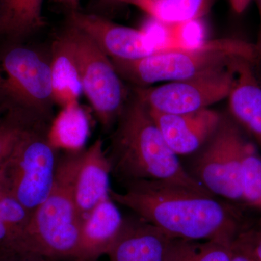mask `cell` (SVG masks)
<instances>
[{"instance_id":"obj_32","label":"cell","mask_w":261,"mask_h":261,"mask_svg":"<svg viewBox=\"0 0 261 261\" xmlns=\"http://www.w3.org/2000/svg\"><path fill=\"white\" fill-rule=\"evenodd\" d=\"M5 0H0V35H3V22H4Z\"/></svg>"},{"instance_id":"obj_11","label":"cell","mask_w":261,"mask_h":261,"mask_svg":"<svg viewBox=\"0 0 261 261\" xmlns=\"http://www.w3.org/2000/svg\"><path fill=\"white\" fill-rule=\"evenodd\" d=\"M175 238L139 216L123 218L108 261H168Z\"/></svg>"},{"instance_id":"obj_10","label":"cell","mask_w":261,"mask_h":261,"mask_svg":"<svg viewBox=\"0 0 261 261\" xmlns=\"http://www.w3.org/2000/svg\"><path fill=\"white\" fill-rule=\"evenodd\" d=\"M66 23L87 34L111 59H140L165 51L147 31L120 25L90 12H70Z\"/></svg>"},{"instance_id":"obj_29","label":"cell","mask_w":261,"mask_h":261,"mask_svg":"<svg viewBox=\"0 0 261 261\" xmlns=\"http://www.w3.org/2000/svg\"><path fill=\"white\" fill-rule=\"evenodd\" d=\"M56 5L63 7L68 13L80 10L81 0H51Z\"/></svg>"},{"instance_id":"obj_3","label":"cell","mask_w":261,"mask_h":261,"mask_svg":"<svg viewBox=\"0 0 261 261\" xmlns=\"http://www.w3.org/2000/svg\"><path fill=\"white\" fill-rule=\"evenodd\" d=\"M82 149L59 154L50 193L23 229L0 251L77 261L82 222L75 207L74 184Z\"/></svg>"},{"instance_id":"obj_2","label":"cell","mask_w":261,"mask_h":261,"mask_svg":"<svg viewBox=\"0 0 261 261\" xmlns=\"http://www.w3.org/2000/svg\"><path fill=\"white\" fill-rule=\"evenodd\" d=\"M115 126L106 153L111 174L123 185L158 180L213 195L187 172L163 138L148 108L135 94L129 97Z\"/></svg>"},{"instance_id":"obj_16","label":"cell","mask_w":261,"mask_h":261,"mask_svg":"<svg viewBox=\"0 0 261 261\" xmlns=\"http://www.w3.org/2000/svg\"><path fill=\"white\" fill-rule=\"evenodd\" d=\"M49 50L55 103L63 108L79 102L83 94L80 68L69 44L61 33L51 43Z\"/></svg>"},{"instance_id":"obj_24","label":"cell","mask_w":261,"mask_h":261,"mask_svg":"<svg viewBox=\"0 0 261 261\" xmlns=\"http://www.w3.org/2000/svg\"><path fill=\"white\" fill-rule=\"evenodd\" d=\"M37 123L41 122L14 113H0V168L24 130Z\"/></svg>"},{"instance_id":"obj_9","label":"cell","mask_w":261,"mask_h":261,"mask_svg":"<svg viewBox=\"0 0 261 261\" xmlns=\"http://www.w3.org/2000/svg\"><path fill=\"white\" fill-rule=\"evenodd\" d=\"M195 163L197 180L213 195L242 200V161L246 141L234 123L221 118Z\"/></svg>"},{"instance_id":"obj_12","label":"cell","mask_w":261,"mask_h":261,"mask_svg":"<svg viewBox=\"0 0 261 261\" xmlns=\"http://www.w3.org/2000/svg\"><path fill=\"white\" fill-rule=\"evenodd\" d=\"M148 110L166 143L177 155L200 149L214 135L222 118L208 108L184 114Z\"/></svg>"},{"instance_id":"obj_28","label":"cell","mask_w":261,"mask_h":261,"mask_svg":"<svg viewBox=\"0 0 261 261\" xmlns=\"http://www.w3.org/2000/svg\"><path fill=\"white\" fill-rule=\"evenodd\" d=\"M233 253L231 261H254L252 257L236 242L233 243Z\"/></svg>"},{"instance_id":"obj_22","label":"cell","mask_w":261,"mask_h":261,"mask_svg":"<svg viewBox=\"0 0 261 261\" xmlns=\"http://www.w3.org/2000/svg\"><path fill=\"white\" fill-rule=\"evenodd\" d=\"M242 201L261 209V156L256 147L245 142L241 167Z\"/></svg>"},{"instance_id":"obj_19","label":"cell","mask_w":261,"mask_h":261,"mask_svg":"<svg viewBox=\"0 0 261 261\" xmlns=\"http://www.w3.org/2000/svg\"><path fill=\"white\" fill-rule=\"evenodd\" d=\"M44 0H5L3 35L24 41L45 25Z\"/></svg>"},{"instance_id":"obj_7","label":"cell","mask_w":261,"mask_h":261,"mask_svg":"<svg viewBox=\"0 0 261 261\" xmlns=\"http://www.w3.org/2000/svg\"><path fill=\"white\" fill-rule=\"evenodd\" d=\"M76 58L83 94L104 130L116 125L129 94L109 57L80 29L66 23L61 32Z\"/></svg>"},{"instance_id":"obj_23","label":"cell","mask_w":261,"mask_h":261,"mask_svg":"<svg viewBox=\"0 0 261 261\" xmlns=\"http://www.w3.org/2000/svg\"><path fill=\"white\" fill-rule=\"evenodd\" d=\"M32 215L18 201L0 195V248L14 240L28 224Z\"/></svg>"},{"instance_id":"obj_5","label":"cell","mask_w":261,"mask_h":261,"mask_svg":"<svg viewBox=\"0 0 261 261\" xmlns=\"http://www.w3.org/2000/svg\"><path fill=\"white\" fill-rule=\"evenodd\" d=\"M237 58L256 63L254 44L234 38H222L205 40L192 49L161 51L140 59L111 60L123 81L135 87H147L226 68Z\"/></svg>"},{"instance_id":"obj_33","label":"cell","mask_w":261,"mask_h":261,"mask_svg":"<svg viewBox=\"0 0 261 261\" xmlns=\"http://www.w3.org/2000/svg\"><path fill=\"white\" fill-rule=\"evenodd\" d=\"M260 229H261V227H260Z\"/></svg>"},{"instance_id":"obj_13","label":"cell","mask_w":261,"mask_h":261,"mask_svg":"<svg viewBox=\"0 0 261 261\" xmlns=\"http://www.w3.org/2000/svg\"><path fill=\"white\" fill-rule=\"evenodd\" d=\"M111 174V166L100 139L82 149L74 184L75 207L81 222L94 207L109 198Z\"/></svg>"},{"instance_id":"obj_4","label":"cell","mask_w":261,"mask_h":261,"mask_svg":"<svg viewBox=\"0 0 261 261\" xmlns=\"http://www.w3.org/2000/svg\"><path fill=\"white\" fill-rule=\"evenodd\" d=\"M50 50L24 41L0 44V113L51 124L54 119Z\"/></svg>"},{"instance_id":"obj_15","label":"cell","mask_w":261,"mask_h":261,"mask_svg":"<svg viewBox=\"0 0 261 261\" xmlns=\"http://www.w3.org/2000/svg\"><path fill=\"white\" fill-rule=\"evenodd\" d=\"M123 219L111 197L94 207L81 224L77 261H99L106 255Z\"/></svg>"},{"instance_id":"obj_8","label":"cell","mask_w":261,"mask_h":261,"mask_svg":"<svg viewBox=\"0 0 261 261\" xmlns=\"http://www.w3.org/2000/svg\"><path fill=\"white\" fill-rule=\"evenodd\" d=\"M233 80L234 73L229 65L189 80L158 87H135L132 93L149 110L184 114L206 109L228 98Z\"/></svg>"},{"instance_id":"obj_6","label":"cell","mask_w":261,"mask_h":261,"mask_svg":"<svg viewBox=\"0 0 261 261\" xmlns=\"http://www.w3.org/2000/svg\"><path fill=\"white\" fill-rule=\"evenodd\" d=\"M49 123L28 127L0 168V195L18 201L33 214L50 193L58 149L49 138Z\"/></svg>"},{"instance_id":"obj_30","label":"cell","mask_w":261,"mask_h":261,"mask_svg":"<svg viewBox=\"0 0 261 261\" xmlns=\"http://www.w3.org/2000/svg\"><path fill=\"white\" fill-rule=\"evenodd\" d=\"M252 1V0H228L231 8L238 14L243 13Z\"/></svg>"},{"instance_id":"obj_20","label":"cell","mask_w":261,"mask_h":261,"mask_svg":"<svg viewBox=\"0 0 261 261\" xmlns=\"http://www.w3.org/2000/svg\"><path fill=\"white\" fill-rule=\"evenodd\" d=\"M154 21L151 35L165 51L187 49L197 47L205 41V29L202 19L176 23Z\"/></svg>"},{"instance_id":"obj_14","label":"cell","mask_w":261,"mask_h":261,"mask_svg":"<svg viewBox=\"0 0 261 261\" xmlns=\"http://www.w3.org/2000/svg\"><path fill=\"white\" fill-rule=\"evenodd\" d=\"M253 63L237 58L230 64L234 80L228 98L233 117L261 147V85L252 69Z\"/></svg>"},{"instance_id":"obj_17","label":"cell","mask_w":261,"mask_h":261,"mask_svg":"<svg viewBox=\"0 0 261 261\" xmlns=\"http://www.w3.org/2000/svg\"><path fill=\"white\" fill-rule=\"evenodd\" d=\"M216 0H123L163 23H176L202 19L214 6Z\"/></svg>"},{"instance_id":"obj_25","label":"cell","mask_w":261,"mask_h":261,"mask_svg":"<svg viewBox=\"0 0 261 261\" xmlns=\"http://www.w3.org/2000/svg\"><path fill=\"white\" fill-rule=\"evenodd\" d=\"M234 241L248 252L254 261H261V229L243 231Z\"/></svg>"},{"instance_id":"obj_21","label":"cell","mask_w":261,"mask_h":261,"mask_svg":"<svg viewBox=\"0 0 261 261\" xmlns=\"http://www.w3.org/2000/svg\"><path fill=\"white\" fill-rule=\"evenodd\" d=\"M233 242L173 240L168 261H231Z\"/></svg>"},{"instance_id":"obj_18","label":"cell","mask_w":261,"mask_h":261,"mask_svg":"<svg viewBox=\"0 0 261 261\" xmlns=\"http://www.w3.org/2000/svg\"><path fill=\"white\" fill-rule=\"evenodd\" d=\"M88 135V118L79 102L62 108L51 122L49 132L53 145L65 151L83 149Z\"/></svg>"},{"instance_id":"obj_26","label":"cell","mask_w":261,"mask_h":261,"mask_svg":"<svg viewBox=\"0 0 261 261\" xmlns=\"http://www.w3.org/2000/svg\"><path fill=\"white\" fill-rule=\"evenodd\" d=\"M0 261H58L33 253L0 251Z\"/></svg>"},{"instance_id":"obj_27","label":"cell","mask_w":261,"mask_h":261,"mask_svg":"<svg viewBox=\"0 0 261 261\" xmlns=\"http://www.w3.org/2000/svg\"><path fill=\"white\" fill-rule=\"evenodd\" d=\"M123 0H96L94 5V11L90 13L102 15L105 13H109L110 12L116 10V8L121 7L123 5Z\"/></svg>"},{"instance_id":"obj_31","label":"cell","mask_w":261,"mask_h":261,"mask_svg":"<svg viewBox=\"0 0 261 261\" xmlns=\"http://www.w3.org/2000/svg\"><path fill=\"white\" fill-rule=\"evenodd\" d=\"M257 4H258L259 12H260V27L257 42L254 44V46H255V54H256V61L261 62V0H257Z\"/></svg>"},{"instance_id":"obj_1","label":"cell","mask_w":261,"mask_h":261,"mask_svg":"<svg viewBox=\"0 0 261 261\" xmlns=\"http://www.w3.org/2000/svg\"><path fill=\"white\" fill-rule=\"evenodd\" d=\"M123 185L121 192L111 189V198L173 238L233 242L240 233V215L214 195L158 180Z\"/></svg>"}]
</instances>
